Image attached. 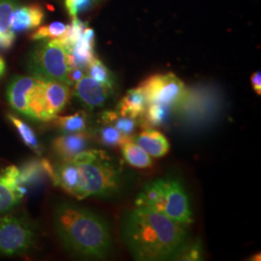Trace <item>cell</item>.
Instances as JSON below:
<instances>
[{
  "label": "cell",
  "instance_id": "obj_1",
  "mask_svg": "<svg viewBox=\"0 0 261 261\" xmlns=\"http://www.w3.org/2000/svg\"><path fill=\"white\" fill-rule=\"evenodd\" d=\"M121 235L133 258L139 261L178 260L190 242L187 226L144 206L125 213Z\"/></svg>",
  "mask_w": 261,
  "mask_h": 261
},
{
  "label": "cell",
  "instance_id": "obj_2",
  "mask_svg": "<svg viewBox=\"0 0 261 261\" xmlns=\"http://www.w3.org/2000/svg\"><path fill=\"white\" fill-rule=\"evenodd\" d=\"M54 224L66 248L80 256L103 259L112 250L107 222L86 208L62 203L54 212Z\"/></svg>",
  "mask_w": 261,
  "mask_h": 261
},
{
  "label": "cell",
  "instance_id": "obj_3",
  "mask_svg": "<svg viewBox=\"0 0 261 261\" xmlns=\"http://www.w3.org/2000/svg\"><path fill=\"white\" fill-rule=\"evenodd\" d=\"M77 173L75 197L79 200L90 196H110L120 185V168L106 151L84 150L72 160Z\"/></svg>",
  "mask_w": 261,
  "mask_h": 261
},
{
  "label": "cell",
  "instance_id": "obj_4",
  "mask_svg": "<svg viewBox=\"0 0 261 261\" xmlns=\"http://www.w3.org/2000/svg\"><path fill=\"white\" fill-rule=\"evenodd\" d=\"M135 203L158 211L184 226L193 223L186 191L175 179L163 178L150 182L137 196Z\"/></svg>",
  "mask_w": 261,
  "mask_h": 261
},
{
  "label": "cell",
  "instance_id": "obj_5",
  "mask_svg": "<svg viewBox=\"0 0 261 261\" xmlns=\"http://www.w3.org/2000/svg\"><path fill=\"white\" fill-rule=\"evenodd\" d=\"M28 72L42 81H55L72 85L69 80L68 47L57 39L40 40L28 56Z\"/></svg>",
  "mask_w": 261,
  "mask_h": 261
},
{
  "label": "cell",
  "instance_id": "obj_6",
  "mask_svg": "<svg viewBox=\"0 0 261 261\" xmlns=\"http://www.w3.org/2000/svg\"><path fill=\"white\" fill-rule=\"evenodd\" d=\"M70 87L65 83L37 79L28 98L29 117L41 121L55 119L69 102Z\"/></svg>",
  "mask_w": 261,
  "mask_h": 261
},
{
  "label": "cell",
  "instance_id": "obj_7",
  "mask_svg": "<svg viewBox=\"0 0 261 261\" xmlns=\"http://www.w3.org/2000/svg\"><path fill=\"white\" fill-rule=\"evenodd\" d=\"M36 233L30 220L20 215L0 218V253L15 255L28 252L35 241Z\"/></svg>",
  "mask_w": 261,
  "mask_h": 261
},
{
  "label": "cell",
  "instance_id": "obj_8",
  "mask_svg": "<svg viewBox=\"0 0 261 261\" xmlns=\"http://www.w3.org/2000/svg\"><path fill=\"white\" fill-rule=\"evenodd\" d=\"M148 103H163L169 107L181 103L187 95L184 83L173 73L151 75L140 85Z\"/></svg>",
  "mask_w": 261,
  "mask_h": 261
},
{
  "label": "cell",
  "instance_id": "obj_9",
  "mask_svg": "<svg viewBox=\"0 0 261 261\" xmlns=\"http://www.w3.org/2000/svg\"><path fill=\"white\" fill-rule=\"evenodd\" d=\"M19 168L9 166L0 169V214L9 212L19 204L25 189L19 183Z\"/></svg>",
  "mask_w": 261,
  "mask_h": 261
},
{
  "label": "cell",
  "instance_id": "obj_10",
  "mask_svg": "<svg viewBox=\"0 0 261 261\" xmlns=\"http://www.w3.org/2000/svg\"><path fill=\"white\" fill-rule=\"evenodd\" d=\"M109 89L103 84L98 83L89 75H84L79 82H76L74 87V92L76 98L84 103L85 107L93 110L100 108L106 103Z\"/></svg>",
  "mask_w": 261,
  "mask_h": 261
},
{
  "label": "cell",
  "instance_id": "obj_11",
  "mask_svg": "<svg viewBox=\"0 0 261 261\" xmlns=\"http://www.w3.org/2000/svg\"><path fill=\"white\" fill-rule=\"evenodd\" d=\"M36 83L37 79L32 75H17L10 82L7 88V99L12 109L28 117V98Z\"/></svg>",
  "mask_w": 261,
  "mask_h": 261
},
{
  "label": "cell",
  "instance_id": "obj_12",
  "mask_svg": "<svg viewBox=\"0 0 261 261\" xmlns=\"http://www.w3.org/2000/svg\"><path fill=\"white\" fill-rule=\"evenodd\" d=\"M93 29L86 28L82 37L74 45L68 47V57L71 69L81 68L85 70L96 58L94 56Z\"/></svg>",
  "mask_w": 261,
  "mask_h": 261
},
{
  "label": "cell",
  "instance_id": "obj_13",
  "mask_svg": "<svg viewBox=\"0 0 261 261\" xmlns=\"http://www.w3.org/2000/svg\"><path fill=\"white\" fill-rule=\"evenodd\" d=\"M45 18L43 8L38 4L18 6L13 12L10 29L15 32H25L39 28Z\"/></svg>",
  "mask_w": 261,
  "mask_h": 261
},
{
  "label": "cell",
  "instance_id": "obj_14",
  "mask_svg": "<svg viewBox=\"0 0 261 261\" xmlns=\"http://www.w3.org/2000/svg\"><path fill=\"white\" fill-rule=\"evenodd\" d=\"M89 138L84 132L65 134L54 140L53 147L63 161H70L86 150Z\"/></svg>",
  "mask_w": 261,
  "mask_h": 261
},
{
  "label": "cell",
  "instance_id": "obj_15",
  "mask_svg": "<svg viewBox=\"0 0 261 261\" xmlns=\"http://www.w3.org/2000/svg\"><path fill=\"white\" fill-rule=\"evenodd\" d=\"M151 157L161 158L170 149L168 139L158 130L146 129L133 140Z\"/></svg>",
  "mask_w": 261,
  "mask_h": 261
},
{
  "label": "cell",
  "instance_id": "obj_16",
  "mask_svg": "<svg viewBox=\"0 0 261 261\" xmlns=\"http://www.w3.org/2000/svg\"><path fill=\"white\" fill-rule=\"evenodd\" d=\"M19 170L20 185L30 186L39 183L45 174L50 177L54 167L47 160H32L25 163Z\"/></svg>",
  "mask_w": 261,
  "mask_h": 261
},
{
  "label": "cell",
  "instance_id": "obj_17",
  "mask_svg": "<svg viewBox=\"0 0 261 261\" xmlns=\"http://www.w3.org/2000/svg\"><path fill=\"white\" fill-rule=\"evenodd\" d=\"M147 108L145 95L140 86L129 90L118 103V111L120 115L130 116L132 118H139L142 116Z\"/></svg>",
  "mask_w": 261,
  "mask_h": 261
},
{
  "label": "cell",
  "instance_id": "obj_18",
  "mask_svg": "<svg viewBox=\"0 0 261 261\" xmlns=\"http://www.w3.org/2000/svg\"><path fill=\"white\" fill-rule=\"evenodd\" d=\"M120 146L123 157L130 166L139 168H147L152 166L151 156L130 138L123 140Z\"/></svg>",
  "mask_w": 261,
  "mask_h": 261
},
{
  "label": "cell",
  "instance_id": "obj_19",
  "mask_svg": "<svg viewBox=\"0 0 261 261\" xmlns=\"http://www.w3.org/2000/svg\"><path fill=\"white\" fill-rule=\"evenodd\" d=\"M56 125L64 134L84 132L87 127V114L85 112H77L67 116H56Z\"/></svg>",
  "mask_w": 261,
  "mask_h": 261
},
{
  "label": "cell",
  "instance_id": "obj_20",
  "mask_svg": "<svg viewBox=\"0 0 261 261\" xmlns=\"http://www.w3.org/2000/svg\"><path fill=\"white\" fill-rule=\"evenodd\" d=\"M8 118L18 130L19 137L21 138L22 141L28 145L30 149L33 150L37 154H41L42 149H41L40 143L38 141L37 137H36L34 130H32V128L25 122L20 120L19 118L12 115V114H8Z\"/></svg>",
  "mask_w": 261,
  "mask_h": 261
},
{
  "label": "cell",
  "instance_id": "obj_21",
  "mask_svg": "<svg viewBox=\"0 0 261 261\" xmlns=\"http://www.w3.org/2000/svg\"><path fill=\"white\" fill-rule=\"evenodd\" d=\"M170 109L171 107L163 103H148L145 112L142 114L144 116L145 125H149L151 127L163 125L169 116Z\"/></svg>",
  "mask_w": 261,
  "mask_h": 261
},
{
  "label": "cell",
  "instance_id": "obj_22",
  "mask_svg": "<svg viewBox=\"0 0 261 261\" xmlns=\"http://www.w3.org/2000/svg\"><path fill=\"white\" fill-rule=\"evenodd\" d=\"M103 121L106 123L113 122V127L120 132L123 137L130 138V135L134 133L135 128L137 126V123L135 118H132L130 116L120 115L118 116L114 112H105L103 114Z\"/></svg>",
  "mask_w": 261,
  "mask_h": 261
},
{
  "label": "cell",
  "instance_id": "obj_23",
  "mask_svg": "<svg viewBox=\"0 0 261 261\" xmlns=\"http://www.w3.org/2000/svg\"><path fill=\"white\" fill-rule=\"evenodd\" d=\"M68 25L60 22L55 21L48 25L38 28L37 30L31 35V39L34 41H40L44 39H57L62 40L67 33Z\"/></svg>",
  "mask_w": 261,
  "mask_h": 261
},
{
  "label": "cell",
  "instance_id": "obj_24",
  "mask_svg": "<svg viewBox=\"0 0 261 261\" xmlns=\"http://www.w3.org/2000/svg\"><path fill=\"white\" fill-rule=\"evenodd\" d=\"M88 75L91 76L98 83L103 84L109 89L113 87V77L111 71L106 67L103 62L99 59L95 58L93 61L88 66Z\"/></svg>",
  "mask_w": 261,
  "mask_h": 261
},
{
  "label": "cell",
  "instance_id": "obj_25",
  "mask_svg": "<svg viewBox=\"0 0 261 261\" xmlns=\"http://www.w3.org/2000/svg\"><path fill=\"white\" fill-rule=\"evenodd\" d=\"M18 0H0V33L10 31L13 12L19 6Z\"/></svg>",
  "mask_w": 261,
  "mask_h": 261
},
{
  "label": "cell",
  "instance_id": "obj_26",
  "mask_svg": "<svg viewBox=\"0 0 261 261\" xmlns=\"http://www.w3.org/2000/svg\"><path fill=\"white\" fill-rule=\"evenodd\" d=\"M85 28L86 27L84 21L77 19V17L73 18L71 24L68 25V30L65 36L60 41L63 42L67 47H71L80 38L82 37Z\"/></svg>",
  "mask_w": 261,
  "mask_h": 261
},
{
  "label": "cell",
  "instance_id": "obj_27",
  "mask_svg": "<svg viewBox=\"0 0 261 261\" xmlns=\"http://www.w3.org/2000/svg\"><path fill=\"white\" fill-rule=\"evenodd\" d=\"M99 136L101 141L107 146L120 145L122 141L127 139L123 137L120 132L115 129L113 126H106L99 130Z\"/></svg>",
  "mask_w": 261,
  "mask_h": 261
},
{
  "label": "cell",
  "instance_id": "obj_28",
  "mask_svg": "<svg viewBox=\"0 0 261 261\" xmlns=\"http://www.w3.org/2000/svg\"><path fill=\"white\" fill-rule=\"evenodd\" d=\"M99 0H64L66 9L72 18L86 10L92 8Z\"/></svg>",
  "mask_w": 261,
  "mask_h": 261
},
{
  "label": "cell",
  "instance_id": "obj_29",
  "mask_svg": "<svg viewBox=\"0 0 261 261\" xmlns=\"http://www.w3.org/2000/svg\"><path fill=\"white\" fill-rule=\"evenodd\" d=\"M202 248L200 243H188L184 250L180 253L178 260H201Z\"/></svg>",
  "mask_w": 261,
  "mask_h": 261
},
{
  "label": "cell",
  "instance_id": "obj_30",
  "mask_svg": "<svg viewBox=\"0 0 261 261\" xmlns=\"http://www.w3.org/2000/svg\"><path fill=\"white\" fill-rule=\"evenodd\" d=\"M16 41V33L12 30L0 33V50H7L13 47Z\"/></svg>",
  "mask_w": 261,
  "mask_h": 261
},
{
  "label": "cell",
  "instance_id": "obj_31",
  "mask_svg": "<svg viewBox=\"0 0 261 261\" xmlns=\"http://www.w3.org/2000/svg\"><path fill=\"white\" fill-rule=\"evenodd\" d=\"M251 82H252V87L256 94L260 95L261 94V74L260 72H255L252 74L251 76Z\"/></svg>",
  "mask_w": 261,
  "mask_h": 261
},
{
  "label": "cell",
  "instance_id": "obj_32",
  "mask_svg": "<svg viewBox=\"0 0 261 261\" xmlns=\"http://www.w3.org/2000/svg\"><path fill=\"white\" fill-rule=\"evenodd\" d=\"M6 71V63L2 56H0V79L5 74Z\"/></svg>",
  "mask_w": 261,
  "mask_h": 261
}]
</instances>
